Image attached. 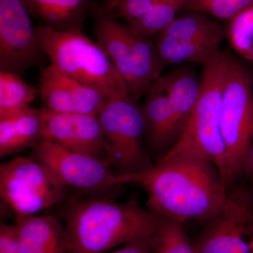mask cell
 <instances>
[{
  "label": "cell",
  "instance_id": "9c48e42d",
  "mask_svg": "<svg viewBox=\"0 0 253 253\" xmlns=\"http://www.w3.org/2000/svg\"><path fill=\"white\" fill-rule=\"evenodd\" d=\"M29 157L45 166L66 189L78 194L108 197L124 185L121 174L98 158L42 140Z\"/></svg>",
  "mask_w": 253,
  "mask_h": 253
},
{
  "label": "cell",
  "instance_id": "8fae6325",
  "mask_svg": "<svg viewBox=\"0 0 253 253\" xmlns=\"http://www.w3.org/2000/svg\"><path fill=\"white\" fill-rule=\"evenodd\" d=\"M30 16L21 0H0V71L21 76L45 55Z\"/></svg>",
  "mask_w": 253,
  "mask_h": 253
},
{
  "label": "cell",
  "instance_id": "7a4b0ae2",
  "mask_svg": "<svg viewBox=\"0 0 253 253\" xmlns=\"http://www.w3.org/2000/svg\"><path fill=\"white\" fill-rule=\"evenodd\" d=\"M62 210L70 253H106L119 246L152 237L168 219L136 198L116 202L109 198L76 194Z\"/></svg>",
  "mask_w": 253,
  "mask_h": 253
},
{
  "label": "cell",
  "instance_id": "cb8c5ba5",
  "mask_svg": "<svg viewBox=\"0 0 253 253\" xmlns=\"http://www.w3.org/2000/svg\"><path fill=\"white\" fill-rule=\"evenodd\" d=\"M253 4V0H187L184 11L229 21Z\"/></svg>",
  "mask_w": 253,
  "mask_h": 253
},
{
  "label": "cell",
  "instance_id": "484cf974",
  "mask_svg": "<svg viewBox=\"0 0 253 253\" xmlns=\"http://www.w3.org/2000/svg\"><path fill=\"white\" fill-rule=\"evenodd\" d=\"M0 253H21L15 226L6 222L0 225Z\"/></svg>",
  "mask_w": 253,
  "mask_h": 253
},
{
  "label": "cell",
  "instance_id": "7c38bea8",
  "mask_svg": "<svg viewBox=\"0 0 253 253\" xmlns=\"http://www.w3.org/2000/svg\"><path fill=\"white\" fill-rule=\"evenodd\" d=\"M158 35L174 59L181 62L198 63L219 49L225 31L212 17L189 11L176 16Z\"/></svg>",
  "mask_w": 253,
  "mask_h": 253
},
{
  "label": "cell",
  "instance_id": "d6986e66",
  "mask_svg": "<svg viewBox=\"0 0 253 253\" xmlns=\"http://www.w3.org/2000/svg\"><path fill=\"white\" fill-rule=\"evenodd\" d=\"M161 80L180 135L199 98L200 79L194 70L186 65L163 75Z\"/></svg>",
  "mask_w": 253,
  "mask_h": 253
},
{
  "label": "cell",
  "instance_id": "8992f818",
  "mask_svg": "<svg viewBox=\"0 0 253 253\" xmlns=\"http://www.w3.org/2000/svg\"><path fill=\"white\" fill-rule=\"evenodd\" d=\"M221 130L226 151L224 180L228 187L244 173L253 142V78L238 58L226 53L221 106Z\"/></svg>",
  "mask_w": 253,
  "mask_h": 253
},
{
  "label": "cell",
  "instance_id": "83f0119b",
  "mask_svg": "<svg viewBox=\"0 0 253 253\" xmlns=\"http://www.w3.org/2000/svg\"><path fill=\"white\" fill-rule=\"evenodd\" d=\"M244 173L249 178L253 186V142L245 160Z\"/></svg>",
  "mask_w": 253,
  "mask_h": 253
},
{
  "label": "cell",
  "instance_id": "5bb4252c",
  "mask_svg": "<svg viewBox=\"0 0 253 253\" xmlns=\"http://www.w3.org/2000/svg\"><path fill=\"white\" fill-rule=\"evenodd\" d=\"M42 140L89 155L107 165V149L99 116L54 113L42 107Z\"/></svg>",
  "mask_w": 253,
  "mask_h": 253
},
{
  "label": "cell",
  "instance_id": "4fadbf2b",
  "mask_svg": "<svg viewBox=\"0 0 253 253\" xmlns=\"http://www.w3.org/2000/svg\"><path fill=\"white\" fill-rule=\"evenodd\" d=\"M38 90L42 108L54 113L99 116L111 99L68 77L52 65L42 70Z\"/></svg>",
  "mask_w": 253,
  "mask_h": 253
},
{
  "label": "cell",
  "instance_id": "30bf717a",
  "mask_svg": "<svg viewBox=\"0 0 253 253\" xmlns=\"http://www.w3.org/2000/svg\"><path fill=\"white\" fill-rule=\"evenodd\" d=\"M196 253L253 251V194L244 186L228 188L224 204L194 243Z\"/></svg>",
  "mask_w": 253,
  "mask_h": 253
},
{
  "label": "cell",
  "instance_id": "4316f807",
  "mask_svg": "<svg viewBox=\"0 0 253 253\" xmlns=\"http://www.w3.org/2000/svg\"><path fill=\"white\" fill-rule=\"evenodd\" d=\"M151 238L136 240L108 253H150Z\"/></svg>",
  "mask_w": 253,
  "mask_h": 253
},
{
  "label": "cell",
  "instance_id": "9a60e30c",
  "mask_svg": "<svg viewBox=\"0 0 253 253\" xmlns=\"http://www.w3.org/2000/svg\"><path fill=\"white\" fill-rule=\"evenodd\" d=\"M161 78L146 93L140 109L146 149L148 152L163 153V156L174 144L179 134Z\"/></svg>",
  "mask_w": 253,
  "mask_h": 253
},
{
  "label": "cell",
  "instance_id": "6da1fadb",
  "mask_svg": "<svg viewBox=\"0 0 253 253\" xmlns=\"http://www.w3.org/2000/svg\"><path fill=\"white\" fill-rule=\"evenodd\" d=\"M122 176L123 184H136L146 191L148 209L181 224L212 221L229 188L213 163L195 158L158 160L147 170Z\"/></svg>",
  "mask_w": 253,
  "mask_h": 253
},
{
  "label": "cell",
  "instance_id": "277c9868",
  "mask_svg": "<svg viewBox=\"0 0 253 253\" xmlns=\"http://www.w3.org/2000/svg\"><path fill=\"white\" fill-rule=\"evenodd\" d=\"M96 43L122 76L130 97L138 101L163 76L166 67L155 42L121 23L107 5L91 6Z\"/></svg>",
  "mask_w": 253,
  "mask_h": 253
},
{
  "label": "cell",
  "instance_id": "5b68a950",
  "mask_svg": "<svg viewBox=\"0 0 253 253\" xmlns=\"http://www.w3.org/2000/svg\"><path fill=\"white\" fill-rule=\"evenodd\" d=\"M36 30L43 52L63 74L111 99L129 96L122 76L101 46L82 29L60 33L41 25Z\"/></svg>",
  "mask_w": 253,
  "mask_h": 253
},
{
  "label": "cell",
  "instance_id": "e0dca14e",
  "mask_svg": "<svg viewBox=\"0 0 253 253\" xmlns=\"http://www.w3.org/2000/svg\"><path fill=\"white\" fill-rule=\"evenodd\" d=\"M42 26L60 32L82 29L91 11V0H21Z\"/></svg>",
  "mask_w": 253,
  "mask_h": 253
},
{
  "label": "cell",
  "instance_id": "f1b7e54d",
  "mask_svg": "<svg viewBox=\"0 0 253 253\" xmlns=\"http://www.w3.org/2000/svg\"><path fill=\"white\" fill-rule=\"evenodd\" d=\"M121 0H109L106 3V5H107L108 7L111 9H114L115 7H116V5L118 4V3L121 1Z\"/></svg>",
  "mask_w": 253,
  "mask_h": 253
},
{
  "label": "cell",
  "instance_id": "3957f363",
  "mask_svg": "<svg viewBox=\"0 0 253 253\" xmlns=\"http://www.w3.org/2000/svg\"><path fill=\"white\" fill-rule=\"evenodd\" d=\"M226 59V52L219 50L203 66L194 109L180 135L159 160L199 158L213 163L224 176L226 151L221 130V106Z\"/></svg>",
  "mask_w": 253,
  "mask_h": 253
},
{
  "label": "cell",
  "instance_id": "2e32d148",
  "mask_svg": "<svg viewBox=\"0 0 253 253\" xmlns=\"http://www.w3.org/2000/svg\"><path fill=\"white\" fill-rule=\"evenodd\" d=\"M15 229L21 253H70L67 231L54 215H16Z\"/></svg>",
  "mask_w": 253,
  "mask_h": 253
},
{
  "label": "cell",
  "instance_id": "7402d4cb",
  "mask_svg": "<svg viewBox=\"0 0 253 253\" xmlns=\"http://www.w3.org/2000/svg\"><path fill=\"white\" fill-rule=\"evenodd\" d=\"M225 37L238 54L253 62V4L228 21Z\"/></svg>",
  "mask_w": 253,
  "mask_h": 253
},
{
  "label": "cell",
  "instance_id": "52a82bcc",
  "mask_svg": "<svg viewBox=\"0 0 253 253\" xmlns=\"http://www.w3.org/2000/svg\"><path fill=\"white\" fill-rule=\"evenodd\" d=\"M107 149V165L118 174H131L154 166L144 146L140 106L129 96L111 99L99 116Z\"/></svg>",
  "mask_w": 253,
  "mask_h": 253
},
{
  "label": "cell",
  "instance_id": "ac0fdd59",
  "mask_svg": "<svg viewBox=\"0 0 253 253\" xmlns=\"http://www.w3.org/2000/svg\"><path fill=\"white\" fill-rule=\"evenodd\" d=\"M42 109L31 108L11 117L0 118V157L33 148L43 139Z\"/></svg>",
  "mask_w": 253,
  "mask_h": 253
},
{
  "label": "cell",
  "instance_id": "ffe728a7",
  "mask_svg": "<svg viewBox=\"0 0 253 253\" xmlns=\"http://www.w3.org/2000/svg\"><path fill=\"white\" fill-rule=\"evenodd\" d=\"M38 94L19 75L0 71V118L11 117L31 109Z\"/></svg>",
  "mask_w": 253,
  "mask_h": 253
},
{
  "label": "cell",
  "instance_id": "603a6c76",
  "mask_svg": "<svg viewBox=\"0 0 253 253\" xmlns=\"http://www.w3.org/2000/svg\"><path fill=\"white\" fill-rule=\"evenodd\" d=\"M150 253H196L183 224L167 220L151 238Z\"/></svg>",
  "mask_w": 253,
  "mask_h": 253
},
{
  "label": "cell",
  "instance_id": "d4e9b609",
  "mask_svg": "<svg viewBox=\"0 0 253 253\" xmlns=\"http://www.w3.org/2000/svg\"><path fill=\"white\" fill-rule=\"evenodd\" d=\"M152 4V0H121L113 10L118 18L131 28L147 16Z\"/></svg>",
  "mask_w": 253,
  "mask_h": 253
},
{
  "label": "cell",
  "instance_id": "ba28073f",
  "mask_svg": "<svg viewBox=\"0 0 253 253\" xmlns=\"http://www.w3.org/2000/svg\"><path fill=\"white\" fill-rule=\"evenodd\" d=\"M66 187L44 165L18 156L0 166L1 199L16 215H36L63 203Z\"/></svg>",
  "mask_w": 253,
  "mask_h": 253
},
{
  "label": "cell",
  "instance_id": "f546056e",
  "mask_svg": "<svg viewBox=\"0 0 253 253\" xmlns=\"http://www.w3.org/2000/svg\"><path fill=\"white\" fill-rule=\"evenodd\" d=\"M253 253V252H252V253Z\"/></svg>",
  "mask_w": 253,
  "mask_h": 253
},
{
  "label": "cell",
  "instance_id": "44dd1931",
  "mask_svg": "<svg viewBox=\"0 0 253 253\" xmlns=\"http://www.w3.org/2000/svg\"><path fill=\"white\" fill-rule=\"evenodd\" d=\"M149 14L139 23L129 27L141 36L151 38L174 21L178 13L185 7L187 0H152Z\"/></svg>",
  "mask_w": 253,
  "mask_h": 253
}]
</instances>
